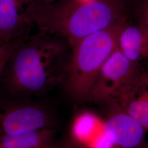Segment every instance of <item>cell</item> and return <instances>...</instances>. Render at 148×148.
Listing matches in <instances>:
<instances>
[{
  "label": "cell",
  "mask_w": 148,
  "mask_h": 148,
  "mask_svg": "<svg viewBox=\"0 0 148 148\" xmlns=\"http://www.w3.org/2000/svg\"><path fill=\"white\" fill-rule=\"evenodd\" d=\"M106 129L111 140V148H146L147 131L132 117L123 111L115 101L108 103Z\"/></svg>",
  "instance_id": "obj_6"
},
{
  "label": "cell",
  "mask_w": 148,
  "mask_h": 148,
  "mask_svg": "<svg viewBox=\"0 0 148 148\" xmlns=\"http://www.w3.org/2000/svg\"><path fill=\"white\" fill-rule=\"evenodd\" d=\"M148 35V0H144L139 10V24Z\"/></svg>",
  "instance_id": "obj_13"
},
{
  "label": "cell",
  "mask_w": 148,
  "mask_h": 148,
  "mask_svg": "<svg viewBox=\"0 0 148 148\" xmlns=\"http://www.w3.org/2000/svg\"><path fill=\"white\" fill-rule=\"evenodd\" d=\"M27 36L21 37L11 42H5L0 40V74H3L5 65L19 44Z\"/></svg>",
  "instance_id": "obj_12"
},
{
  "label": "cell",
  "mask_w": 148,
  "mask_h": 148,
  "mask_svg": "<svg viewBox=\"0 0 148 148\" xmlns=\"http://www.w3.org/2000/svg\"><path fill=\"white\" fill-rule=\"evenodd\" d=\"M68 138L84 148H111L104 119L90 111H83L75 116Z\"/></svg>",
  "instance_id": "obj_7"
},
{
  "label": "cell",
  "mask_w": 148,
  "mask_h": 148,
  "mask_svg": "<svg viewBox=\"0 0 148 148\" xmlns=\"http://www.w3.org/2000/svg\"><path fill=\"white\" fill-rule=\"evenodd\" d=\"M123 8L122 0H71L54 4L34 0L27 14L39 32L62 37L71 47L118 21L125 16Z\"/></svg>",
  "instance_id": "obj_2"
},
{
  "label": "cell",
  "mask_w": 148,
  "mask_h": 148,
  "mask_svg": "<svg viewBox=\"0 0 148 148\" xmlns=\"http://www.w3.org/2000/svg\"><path fill=\"white\" fill-rule=\"evenodd\" d=\"M53 148H84L71 140L69 138H66L62 140H56Z\"/></svg>",
  "instance_id": "obj_14"
},
{
  "label": "cell",
  "mask_w": 148,
  "mask_h": 148,
  "mask_svg": "<svg viewBox=\"0 0 148 148\" xmlns=\"http://www.w3.org/2000/svg\"><path fill=\"white\" fill-rule=\"evenodd\" d=\"M56 118L52 108L32 98L0 100V138L45 128H54Z\"/></svg>",
  "instance_id": "obj_4"
},
{
  "label": "cell",
  "mask_w": 148,
  "mask_h": 148,
  "mask_svg": "<svg viewBox=\"0 0 148 148\" xmlns=\"http://www.w3.org/2000/svg\"><path fill=\"white\" fill-rule=\"evenodd\" d=\"M127 23L123 16L110 27L82 38L71 47L62 85L71 98L79 101L90 100L98 74L116 49L120 33Z\"/></svg>",
  "instance_id": "obj_3"
},
{
  "label": "cell",
  "mask_w": 148,
  "mask_h": 148,
  "mask_svg": "<svg viewBox=\"0 0 148 148\" xmlns=\"http://www.w3.org/2000/svg\"><path fill=\"white\" fill-rule=\"evenodd\" d=\"M54 128H45L0 138V148H53Z\"/></svg>",
  "instance_id": "obj_11"
},
{
  "label": "cell",
  "mask_w": 148,
  "mask_h": 148,
  "mask_svg": "<svg viewBox=\"0 0 148 148\" xmlns=\"http://www.w3.org/2000/svg\"><path fill=\"white\" fill-rule=\"evenodd\" d=\"M146 148H148V143H147V146H146Z\"/></svg>",
  "instance_id": "obj_16"
},
{
  "label": "cell",
  "mask_w": 148,
  "mask_h": 148,
  "mask_svg": "<svg viewBox=\"0 0 148 148\" xmlns=\"http://www.w3.org/2000/svg\"><path fill=\"white\" fill-rule=\"evenodd\" d=\"M2 74H0V82H1V77H2Z\"/></svg>",
  "instance_id": "obj_15"
},
{
  "label": "cell",
  "mask_w": 148,
  "mask_h": 148,
  "mask_svg": "<svg viewBox=\"0 0 148 148\" xmlns=\"http://www.w3.org/2000/svg\"><path fill=\"white\" fill-rule=\"evenodd\" d=\"M143 71L117 47L102 66L95 79L90 99L106 104L117 98L139 79Z\"/></svg>",
  "instance_id": "obj_5"
},
{
  "label": "cell",
  "mask_w": 148,
  "mask_h": 148,
  "mask_svg": "<svg viewBox=\"0 0 148 148\" xmlns=\"http://www.w3.org/2000/svg\"><path fill=\"white\" fill-rule=\"evenodd\" d=\"M114 101L148 131V69Z\"/></svg>",
  "instance_id": "obj_9"
},
{
  "label": "cell",
  "mask_w": 148,
  "mask_h": 148,
  "mask_svg": "<svg viewBox=\"0 0 148 148\" xmlns=\"http://www.w3.org/2000/svg\"><path fill=\"white\" fill-rule=\"evenodd\" d=\"M71 48L62 37L42 32L27 36L11 56L1 81L9 97L32 98L62 85Z\"/></svg>",
  "instance_id": "obj_1"
},
{
  "label": "cell",
  "mask_w": 148,
  "mask_h": 148,
  "mask_svg": "<svg viewBox=\"0 0 148 148\" xmlns=\"http://www.w3.org/2000/svg\"><path fill=\"white\" fill-rule=\"evenodd\" d=\"M34 0H0V40L11 42L29 35L34 25L27 8Z\"/></svg>",
  "instance_id": "obj_8"
},
{
  "label": "cell",
  "mask_w": 148,
  "mask_h": 148,
  "mask_svg": "<svg viewBox=\"0 0 148 148\" xmlns=\"http://www.w3.org/2000/svg\"><path fill=\"white\" fill-rule=\"evenodd\" d=\"M117 48L131 61L148 58V35L139 24L126 23L120 33Z\"/></svg>",
  "instance_id": "obj_10"
}]
</instances>
